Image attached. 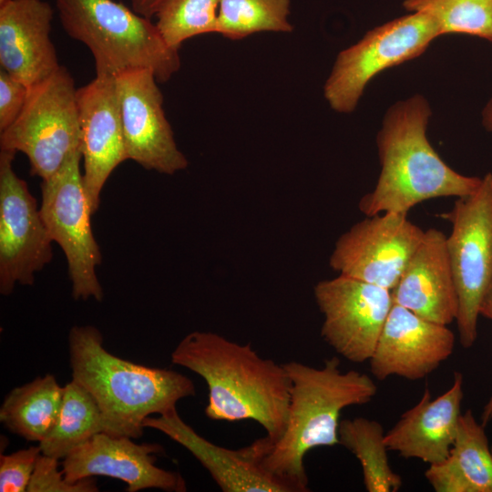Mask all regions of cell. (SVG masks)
<instances>
[{
  "label": "cell",
  "instance_id": "6da1fadb",
  "mask_svg": "<svg viewBox=\"0 0 492 492\" xmlns=\"http://www.w3.org/2000/svg\"><path fill=\"white\" fill-rule=\"evenodd\" d=\"M171 362L197 374L208 387L207 417L216 421L253 420L276 441L288 417L291 382L282 364L262 358L250 343L211 333L184 336Z\"/></svg>",
  "mask_w": 492,
  "mask_h": 492
},
{
  "label": "cell",
  "instance_id": "7a4b0ae2",
  "mask_svg": "<svg viewBox=\"0 0 492 492\" xmlns=\"http://www.w3.org/2000/svg\"><path fill=\"white\" fill-rule=\"evenodd\" d=\"M283 365L291 382L287 423L282 435L270 441L262 466L288 492H305L306 454L339 445L342 411L369 403L377 386L366 374L342 371L338 357L326 359L320 368L296 361Z\"/></svg>",
  "mask_w": 492,
  "mask_h": 492
},
{
  "label": "cell",
  "instance_id": "3957f363",
  "mask_svg": "<svg viewBox=\"0 0 492 492\" xmlns=\"http://www.w3.org/2000/svg\"><path fill=\"white\" fill-rule=\"evenodd\" d=\"M68 353L72 380L93 396L103 433L113 436L139 438L147 417L174 410L179 400L196 394L193 382L180 373L110 354L100 331L91 325L70 329Z\"/></svg>",
  "mask_w": 492,
  "mask_h": 492
},
{
  "label": "cell",
  "instance_id": "277c9868",
  "mask_svg": "<svg viewBox=\"0 0 492 492\" xmlns=\"http://www.w3.org/2000/svg\"><path fill=\"white\" fill-rule=\"evenodd\" d=\"M430 115L420 95L395 103L385 113L376 137L381 172L374 190L359 202L366 216L408 213L425 200L464 197L479 186L481 178L454 170L431 146L426 138Z\"/></svg>",
  "mask_w": 492,
  "mask_h": 492
},
{
  "label": "cell",
  "instance_id": "5b68a950",
  "mask_svg": "<svg viewBox=\"0 0 492 492\" xmlns=\"http://www.w3.org/2000/svg\"><path fill=\"white\" fill-rule=\"evenodd\" d=\"M56 6L65 32L90 50L97 75L144 68L164 83L179 70V50L165 42L149 18L122 3L56 0Z\"/></svg>",
  "mask_w": 492,
  "mask_h": 492
},
{
  "label": "cell",
  "instance_id": "8992f818",
  "mask_svg": "<svg viewBox=\"0 0 492 492\" xmlns=\"http://www.w3.org/2000/svg\"><path fill=\"white\" fill-rule=\"evenodd\" d=\"M77 89L67 67L28 87L15 121L0 132V148L24 153L31 175L51 178L76 149H81Z\"/></svg>",
  "mask_w": 492,
  "mask_h": 492
},
{
  "label": "cell",
  "instance_id": "52a82bcc",
  "mask_svg": "<svg viewBox=\"0 0 492 492\" xmlns=\"http://www.w3.org/2000/svg\"><path fill=\"white\" fill-rule=\"evenodd\" d=\"M441 218L452 225L446 249L458 300L456 322L461 345L470 348L477 336L481 302L492 283V173Z\"/></svg>",
  "mask_w": 492,
  "mask_h": 492
},
{
  "label": "cell",
  "instance_id": "ba28073f",
  "mask_svg": "<svg viewBox=\"0 0 492 492\" xmlns=\"http://www.w3.org/2000/svg\"><path fill=\"white\" fill-rule=\"evenodd\" d=\"M439 36L437 23L420 12L370 30L356 44L338 54L323 87L329 106L339 113L353 112L374 77L419 56Z\"/></svg>",
  "mask_w": 492,
  "mask_h": 492
},
{
  "label": "cell",
  "instance_id": "9c48e42d",
  "mask_svg": "<svg viewBox=\"0 0 492 492\" xmlns=\"http://www.w3.org/2000/svg\"><path fill=\"white\" fill-rule=\"evenodd\" d=\"M81 159V149H76L51 178L42 180L39 210L49 237L67 258L73 298L100 302L103 290L96 268L102 256L91 228Z\"/></svg>",
  "mask_w": 492,
  "mask_h": 492
},
{
  "label": "cell",
  "instance_id": "30bf717a",
  "mask_svg": "<svg viewBox=\"0 0 492 492\" xmlns=\"http://www.w3.org/2000/svg\"><path fill=\"white\" fill-rule=\"evenodd\" d=\"M15 151L0 149V292L16 284L33 285L35 275L53 257L36 200L14 170Z\"/></svg>",
  "mask_w": 492,
  "mask_h": 492
},
{
  "label": "cell",
  "instance_id": "8fae6325",
  "mask_svg": "<svg viewBox=\"0 0 492 492\" xmlns=\"http://www.w3.org/2000/svg\"><path fill=\"white\" fill-rule=\"evenodd\" d=\"M424 234L407 219V213L366 216L338 239L330 266L341 275L391 291Z\"/></svg>",
  "mask_w": 492,
  "mask_h": 492
},
{
  "label": "cell",
  "instance_id": "7c38bea8",
  "mask_svg": "<svg viewBox=\"0 0 492 492\" xmlns=\"http://www.w3.org/2000/svg\"><path fill=\"white\" fill-rule=\"evenodd\" d=\"M314 297L325 343L348 361H369L394 303L391 291L339 274L318 282Z\"/></svg>",
  "mask_w": 492,
  "mask_h": 492
},
{
  "label": "cell",
  "instance_id": "4fadbf2b",
  "mask_svg": "<svg viewBox=\"0 0 492 492\" xmlns=\"http://www.w3.org/2000/svg\"><path fill=\"white\" fill-rule=\"evenodd\" d=\"M115 81L128 159L167 175L185 169L189 162L176 144L154 73L128 70Z\"/></svg>",
  "mask_w": 492,
  "mask_h": 492
},
{
  "label": "cell",
  "instance_id": "5bb4252c",
  "mask_svg": "<svg viewBox=\"0 0 492 492\" xmlns=\"http://www.w3.org/2000/svg\"><path fill=\"white\" fill-rule=\"evenodd\" d=\"M84 161L83 185L89 210L100 205L102 189L114 169L127 160L115 77L96 75L77 89Z\"/></svg>",
  "mask_w": 492,
  "mask_h": 492
},
{
  "label": "cell",
  "instance_id": "9a60e30c",
  "mask_svg": "<svg viewBox=\"0 0 492 492\" xmlns=\"http://www.w3.org/2000/svg\"><path fill=\"white\" fill-rule=\"evenodd\" d=\"M133 438L106 433L93 436L67 455L62 462L68 482L95 476L109 477L126 483L127 491L158 488L170 492L187 490L182 477L156 466L158 444H137Z\"/></svg>",
  "mask_w": 492,
  "mask_h": 492
},
{
  "label": "cell",
  "instance_id": "2e32d148",
  "mask_svg": "<svg viewBox=\"0 0 492 492\" xmlns=\"http://www.w3.org/2000/svg\"><path fill=\"white\" fill-rule=\"evenodd\" d=\"M454 347L455 334L447 325L393 303L369 360L370 370L380 381L392 375L421 380L446 361Z\"/></svg>",
  "mask_w": 492,
  "mask_h": 492
},
{
  "label": "cell",
  "instance_id": "e0dca14e",
  "mask_svg": "<svg viewBox=\"0 0 492 492\" xmlns=\"http://www.w3.org/2000/svg\"><path fill=\"white\" fill-rule=\"evenodd\" d=\"M190 451L223 492H288L263 467L271 439L265 436L240 449H230L200 436L179 415L177 409L144 420Z\"/></svg>",
  "mask_w": 492,
  "mask_h": 492
},
{
  "label": "cell",
  "instance_id": "ac0fdd59",
  "mask_svg": "<svg viewBox=\"0 0 492 492\" xmlns=\"http://www.w3.org/2000/svg\"><path fill=\"white\" fill-rule=\"evenodd\" d=\"M53 8L44 0H9L0 6V67L30 87L59 67L51 40Z\"/></svg>",
  "mask_w": 492,
  "mask_h": 492
},
{
  "label": "cell",
  "instance_id": "d6986e66",
  "mask_svg": "<svg viewBox=\"0 0 492 492\" xmlns=\"http://www.w3.org/2000/svg\"><path fill=\"white\" fill-rule=\"evenodd\" d=\"M394 303L440 324L456 321L458 300L446 249V236L439 230L425 231L396 285Z\"/></svg>",
  "mask_w": 492,
  "mask_h": 492
},
{
  "label": "cell",
  "instance_id": "ffe728a7",
  "mask_svg": "<svg viewBox=\"0 0 492 492\" xmlns=\"http://www.w3.org/2000/svg\"><path fill=\"white\" fill-rule=\"evenodd\" d=\"M463 396L460 372L454 374L450 388L436 399H432L429 389L425 388L419 402L385 433L388 450L429 466L443 462L456 440Z\"/></svg>",
  "mask_w": 492,
  "mask_h": 492
},
{
  "label": "cell",
  "instance_id": "44dd1931",
  "mask_svg": "<svg viewBox=\"0 0 492 492\" xmlns=\"http://www.w3.org/2000/svg\"><path fill=\"white\" fill-rule=\"evenodd\" d=\"M425 477L436 492H492V448L470 409L460 415L448 456Z\"/></svg>",
  "mask_w": 492,
  "mask_h": 492
},
{
  "label": "cell",
  "instance_id": "7402d4cb",
  "mask_svg": "<svg viewBox=\"0 0 492 492\" xmlns=\"http://www.w3.org/2000/svg\"><path fill=\"white\" fill-rule=\"evenodd\" d=\"M64 386L46 374L15 387L0 407V421L27 441L40 443L55 426L63 402Z\"/></svg>",
  "mask_w": 492,
  "mask_h": 492
},
{
  "label": "cell",
  "instance_id": "603a6c76",
  "mask_svg": "<svg viewBox=\"0 0 492 492\" xmlns=\"http://www.w3.org/2000/svg\"><path fill=\"white\" fill-rule=\"evenodd\" d=\"M384 436L379 422L365 417L343 419L339 424V445L358 459L368 492H395L402 487V477L389 465Z\"/></svg>",
  "mask_w": 492,
  "mask_h": 492
},
{
  "label": "cell",
  "instance_id": "cb8c5ba5",
  "mask_svg": "<svg viewBox=\"0 0 492 492\" xmlns=\"http://www.w3.org/2000/svg\"><path fill=\"white\" fill-rule=\"evenodd\" d=\"M103 420L93 396L71 380L64 386V396L57 421L39 444L41 453L64 459L96 434L103 432Z\"/></svg>",
  "mask_w": 492,
  "mask_h": 492
},
{
  "label": "cell",
  "instance_id": "d4e9b609",
  "mask_svg": "<svg viewBox=\"0 0 492 492\" xmlns=\"http://www.w3.org/2000/svg\"><path fill=\"white\" fill-rule=\"evenodd\" d=\"M291 0H220L217 34L241 40L261 32L291 33Z\"/></svg>",
  "mask_w": 492,
  "mask_h": 492
},
{
  "label": "cell",
  "instance_id": "484cf974",
  "mask_svg": "<svg viewBox=\"0 0 492 492\" xmlns=\"http://www.w3.org/2000/svg\"><path fill=\"white\" fill-rule=\"evenodd\" d=\"M403 5L432 17L441 35L465 34L492 41V0H404Z\"/></svg>",
  "mask_w": 492,
  "mask_h": 492
},
{
  "label": "cell",
  "instance_id": "4316f807",
  "mask_svg": "<svg viewBox=\"0 0 492 492\" xmlns=\"http://www.w3.org/2000/svg\"><path fill=\"white\" fill-rule=\"evenodd\" d=\"M220 0H169L156 14L155 23L165 42L179 50L191 37L217 34Z\"/></svg>",
  "mask_w": 492,
  "mask_h": 492
},
{
  "label": "cell",
  "instance_id": "83f0119b",
  "mask_svg": "<svg viewBox=\"0 0 492 492\" xmlns=\"http://www.w3.org/2000/svg\"><path fill=\"white\" fill-rule=\"evenodd\" d=\"M38 446H32L9 455L0 456V491L27 492L37 460Z\"/></svg>",
  "mask_w": 492,
  "mask_h": 492
},
{
  "label": "cell",
  "instance_id": "f1b7e54d",
  "mask_svg": "<svg viewBox=\"0 0 492 492\" xmlns=\"http://www.w3.org/2000/svg\"><path fill=\"white\" fill-rule=\"evenodd\" d=\"M93 477L68 482L58 469V459L40 455L27 492H97Z\"/></svg>",
  "mask_w": 492,
  "mask_h": 492
},
{
  "label": "cell",
  "instance_id": "f546056e",
  "mask_svg": "<svg viewBox=\"0 0 492 492\" xmlns=\"http://www.w3.org/2000/svg\"><path fill=\"white\" fill-rule=\"evenodd\" d=\"M28 94V87L0 69V132L10 127L20 115Z\"/></svg>",
  "mask_w": 492,
  "mask_h": 492
},
{
  "label": "cell",
  "instance_id": "4dcf8cb0",
  "mask_svg": "<svg viewBox=\"0 0 492 492\" xmlns=\"http://www.w3.org/2000/svg\"><path fill=\"white\" fill-rule=\"evenodd\" d=\"M479 315L492 321V283L485 293L479 307ZM492 420V394L484 406L481 415V424L486 426Z\"/></svg>",
  "mask_w": 492,
  "mask_h": 492
},
{
  "label": "cell",
  "instance_id": "1f68e13d",
  "mask_svg": "<svg viewBox=\"0 0 492 492\" xmlns=\"http://www.w3.org/2000/svg\"><path fill=\"white\" fill-rule=\"evenodd\" d=\"M169 0H131L132 9L138 15L151 18Z\"/></svg>",
  "mask_w": 492,
  "mask_h": 492
},
{
  "label": "cell",
  "instance_id": "d6a6232c",
  "mask_svg": "<svg viewBox=\"0 0 492 492\" xmlns=\"http://www.w3.org/2000/svg\"><path fill=\"white\" fill-rule=\"evenodd\" d=\"M482 118H483V125L485 128L492 132V99L488 101L487 106L485 107L483 113H482Z\"/></svg>",
  "mask_w": 492,
  "mask_h": 492
},
{
  "label": "cell",
  "instance_id": "836d02e7",
  "mask_svg": "<svg viewBox=\"0 0 492 492\" xmlns=\"http://www.w3.org/2000/svg\"><path fill=\"white\" fill-rule=\"evenodd\" d=\"M9 0H0V6L5 5Z\"/></svg>",
  "mask_w": 492,
  "mask_h": 492
},
{
  "label": "cell",
  "instance_id": "e575fe53",
  "mask_svg": "<svg viewBox=\"0 0 492 492\" xmlns=\"http://www.w3.org/2000/svg\"><path fill=\"white\" fill-rule=\"evenodd\" d=\"M491 448H492V446H491Z\"/></svg>",
  "mask_w": 492,
  "mask_h": 492
}]
</instances>
